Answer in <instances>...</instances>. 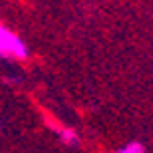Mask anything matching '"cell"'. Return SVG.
Returning a JSON list of instances; mask_svg holds the SVG:
<instances>
[{"label":"cell","instance_id":"3957f363","mask_svg":"<svg viewBox=\"0 0 153 153\" xmlns=\"http://www.w3.org/2000/svg\"><path fill=\"white\" fill-rule=\"evenodd\" d=\"M115 153H147V151H145V145H143V143L131 141V143H127V145H123L121 149H117Z\"/></svg>","mask_w":153,"mask_h":153},{"label":"cell","instance_id":"7a4b0ae2","mask_svg":"<svg viewBox=\"0 0 153 153\" xmlns=\"http://www.w3.org/2000/svg\"><path fill=\"white\" fill-rule=\"evenodd\" d=\"M56 135H58V139H60L64 145H70V147H78L79 143H82L78 131H74L72 127H58Z\"/></svg>","mask_w":153,"mask_h":153},{"label":"cell","instance_id":"6da1fadb","mask_svg":"<svg viewBox=\"0 0 153 153\" xmlns=\"http://www.w3.org/2000/svg\"><path fill=\"white\" fill-rule=\"evenodd\" d=\"M30 56V50L26 42L18 34L10 32L0 24V58H16V60H26Z\"/></svg>","mask_w":153,"mask_h":153}]
</instances>
